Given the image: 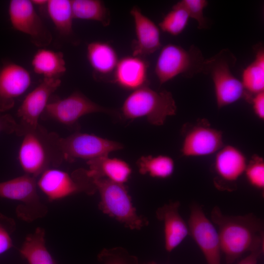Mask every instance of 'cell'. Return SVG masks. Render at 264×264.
Masks as SVG:
<instances>
[{
  "instance_id": "52a82bcc",
  "label": "cell",
  "mask_w": 264,
  "mask_h": 264,
  "mask_svg": "<svg viewBox=\"0 0 264 264\" xmlns=\"http://www.w3.org/2000/svg\"><path fill=\"white\" fill-rule=\"evenodd\" d=\"M37 184L50 201L80 193L92 196L97 192L93 179L84 168L71 173L55 168L48 169L40 175Z\"/></svg>"
},
{
  "instance_id": "f546056e",
  "label": "cell",
  "mask_w": 264,
  "mask_h": 264,
  "mask_svg": "<svg viewBox=\"0 0 264 264\" xmlns=\"http://www.w3.org/2000/svg\"><path fill=\"white\" fill-rule=\"evenodd\" d=\"M187 12L190 18L196 20L199 29H206L207 22L203 11L208 4L206 0H182L176 3Z\"/></svg>"
},
{
  "instance_id": "8992f818",
  "label": "cell",
  "mask_w": 264,
  "mask_h": 264,
  "mask_svg": "<svg viewBox=\"0 0 264 264\" xmlns=\"http://www.w3.org/2000/svg\"><path fill=\"white\" fill-rule=\"evenodd\" d=\"M205 59L200 50L192 45L188 49L174 44H167L161 49L154 71L162 85L179 75L192 77L202 72Z\"/></svg>"
},
{
  "instance_id": "e0dca14e",
  "label": "cell",
  "mask_w": 264,
  "mask_h": 264,
  "mask_svg": "<svg viewBox=\"0 0 264 264\" xmlns=\"http://www.w3.org/2000/svg\"><path fill=\"white\" fill-rule=\"evenodd\" d=\"M180 204L178 201H171L155 211L157 219L163 224L164 247L168 252L173 251L189 235L188 224L179 213Z\"/></svg>"
},
{
  "instance_id": "8d00e7d4",
  "label": "cell",
  "mask_w": 264,
  "mask_h": 264,
  "mask_svg": "<svg viewBox=\"0 0 264 264\" xmlns=\"http://www.w3.org/2000/svg\"><path fill=\"white\" fill-rule=\"evenodd\" d=\"M143 264H157L154 262H149L145 263Z\"/></svg>"
},
{
  "instance_id": "ffe728a7",
  "label": "cell",
  "mask_w": 264,
  "mask_h": 264,
  "mask_svg": "<svg viewBox=\"0 0 264 264\" xmlns=\"http://www.w3.org/2000/svg\"><path fill=\"white\" fill-rule=\"evenodd\" d=\"M247 164L246 158L241 150L232 145H227L217 152L214 167L220 178L232 182L244 173Z\"/></svg>"
},
{
  "instance_id": "5b68a950",
  "label": "cell",
  "mask_w": 264,
  "mask_h": 264,
  "mask_svg": "<svg viewBox=\"0 0 264 264\" xmlns=\"http://www.w3.org/2000/svg\"><path fill=\"white\" fill-rule=\"evenodd\" d=\"M236 62L234 55L228 49H223L214 56L205 59L203 73L210 75L214 87L218 108L231 105L247 97L241 80L231 69Z\"/></svg>"
},
{
  "instance_id": "603a6c76",
  "label": "cell",
  "mask_w": 264,
  "mask_h": 264,
  "mask_svg": "<svg viewBox=\"0 0 264 264\" xmlns=\"http://www.w3.org/2000/svg\"><path fill=\"white\" fill-rule=\"evenodd\" d=\"M46 8L49 18L61 37L76 44L78 41L73 28L74 18L71 0H47Z\"/></svg>"
},
{
  "instance_id": "4dcf8cb0",
  "label": "cell",
  "mask_w": 264,
  "mask_h": 264,
  "mask_svg": "<svg viewBox=\"0 0 264 264\" xmlns=\"http://www.w3.org/2000/svg\"><path fill=\"white\" fill-rule=\"evenodd\" d=\"M246 178L253 187L262 189L264 188V161L257 155L254 156L247 163L244 171Z\"/></svg>"
},
{
  "instance_id": "83f0119b",
  "label": "cell",
  "mask_w": 264,
  "mask_h": 264,
  "mask_svg": "<svg viewBox=\"0 0 264 264\" xmlns=\"http://www.w3.org/2000/svg\"><path fill=\"white\" fill-rule=\"evenodd\" d=\"M189 19L185 10L176 3L164 17L158 26L163 32L177 36L185 29Z\"/></svg>"
},
{
  "instance_id": "5bb4252c",
  "label": "cell",
  "mask_w": 264,
  "mask_h": 264,
  "mask_svg": "<svg viewBox=\"0 0 264 264\" xmlns=\"http://www.w3.org/2000/svg\"><path fill=\"white\" fill-rule=\"evenodd\" d=\"M31 83L30 72L21 65L12 62L0 65V111L12 109Z\"/></svg>"
},
{
  "instance_id": "7402d4cb",
  "label": "cell",
  "mask_w": 264,
  "mask_h": 264,
  "mask_svg": "<svg viewBox=\"0 0 264 264\" xmlns=\"http://www.w3.org/2000/svg\"><path fill=\"white\" fill-rule=\"evenodd\" d=\"M31 66L34 71L43 79H61L66 70L63 52L40 48L33 55Z\"/></svg>"
},
{
  "instance_id": "d4e9b609",
  "label": "cell",
  "mask_w": 264,
  "mask_h": 264,
  "mask_svg": "<svg viewBox=\"0 0 264 264\" xmlns=\"http://www.w3.org/2000/svg\"><path fill=\"white\" fill-rule=\"evenodd\" d=\"M241 81L247 97L264 91V49L262 45L255 48V58L243 69Z\"/></svg>"
},
{
  "instance_id": "6da1fadb",
  "label": "cell",
  "mask_w": 264,
  "mask_h": 264,
  "mask_svg": "<svg viewBox=\"0 0 264 264\" xmlns=\"http://www.w3.org/2000/svg\"><path fill=\"white\" fill-rule=\"evenodd\" d=\"M211 218L217 227L220 250L227 264L234 263L246 252L264 251V225L257 216H228L215 206Z\"/></svg>"
},
{
  "instance_id": "277c9868",
  "label": "cell",
  "mask_w": 264,
  "mask_h": 264,
  "mask_svg": "<svg viewBox=\"0 0 264 264\" xmlns=\"http://www.w3.org/2000/svg\"><path fill=\"white\" fill-rule=\"evenodd\" d=\"M93 180L100 196L98 208L103 214L130 230H140L148 225L147 218L137 213L125 184L105 178Z\"/></svg>"
},
{
  "instance_id": "ba28073f",
  "label": "cell",
  "mask_w": 264,
  "mask_h": 264,
  "mask_svg": "<svg viewBox=\"0 0 264 264\" xmlns=\"http://www.w3.org/2000/svg\"><path fill=\"white\" fill-rule=\"evenodd\" d=\"M36 178L24 174L0 182V197L19 201L16 213L21 219L32 221L44 217L47 209L37 193Z\"/></svg>"
},
{
  "instance_id": "f1b7e54d",
  "label": "cell",
  "mask_w": 264,
  "mask_h": 264,
  "mask_svg": "<svg viewBox=\"0 0 264 264\" xmlns=\"http://www.w3.org/2000/svg\"><path fill=\"white\" fill-rule=\"evenodd\" d=\"M97 258L102 264H139L136 256L120 246L104 248L98 254Z\"/></svg>"
},
{
  "instance_id": "9a60e30c",
  "label": "cell",
  "mask_w": 264,
  "mask_h": 264,
  "mask_svg": "<svg viewBox=\"0 0 264 264\" xmlns=\"http://www.w3.org/2000/svg\"><path fill=\"white\" fill-rule=\"evenodd\" d=\"M222 147V132L202 122L186 133L181 151L186 157L202 156L217 153Z\"/></svg>"
},
{
  "instance_id": "2e32d148",
  "label": "cell",
  "mask_w": 264,
  "mask_h": 264,
  "mask_svg": "<svg viewBox=\"0 0 264 264\" xmlns=\"http://www.w3.org/2000/svg\"><path fill=\"white\" fill-rule=\"evenodd\" d=\"M133 18L135 39L133 42L132 55L142 57L154 53L161 46L160 29L137 6L130 11Z\"/></svg>"
},
{
  "instance_id": "7a4b0ae2",
  "label": "cell",
  "mask_w": 264,
  "mask_h": 264,
  "mask_svg": "<svg viewBox=\"0 0 264 264\" xmlns=\"http://www.w3.org/2000/svg\"><path fill=\"white\" fill-rule=\"evenodd\" d=\"M18 152V160L25 174L37 178L48 169L59 166L64 160L57 133L39 124L26 132Z\"/></svg>"
},
{
  "instance_id": "8fae6325",
  "label": "cell",
  "mask_w": 264,
  "mask_h": 264,
  "mask_svg": "<svg viewBox=\"0 0 264 264\" xmlns=\"http://www.w3.org/2000/svg\"><path fill=\"white\" fill-rule=\"evenodd\" d=\"M8 15L13 28L28 35L35 46L44 48L51 44L52 34L31 0H10Z\"/></svg>"
},
{
  "instance_id": "30bf717a",
  "label": "cell",
  "mask_w": 264,
  "mask_h": 264,
  "mask_svg": "<svg viewBox=\"0 0 264 264\" xmlns=\"http://www.w3.org/2000/svg\"><path fill=\"white\" fill-rule=\"evenodd\" d=\"M60 144L64 160L69 162L77 159L88 161L108 156L124 147L119 142L78 131L65 138L61 137Z\"/></svg>"
},
{
  "instance_id": "4fadbf2b",
  "label": "cell",
  "mask_w": 264,
  "mask_h": 264,
  "mask_svg": "<svg viewBox=\"0 0 264 264\" xmlns=\"http://www.w3.org/2000/svg\"><path fill=\"white\" fill-rule=\"evenodd\" d=\"M187 224L189 235L200 248L207 264H220L221 250L217 229L199 204L194 203L191 205Z\"/></svg>"
},
{
  "instance_id": "d6986e66",
  "label": "cell",
  "mask_w": 264,
  "mask_h": 264,
  "mask_svg": "<svg viewBox=\"0 0 264 264\" xmlns=\"http://www.w3.org/2000/svg\"><path fill=\"white\" fill-rule=\"evenodd\" d=\"M88 172L93 179L105 178L111 181L125 184L129 179L132 170L124 160L101 156L87 161Z\"/></svg>"
},
{
  "instance_id": "cb8c5ba5",
  "label": "cell",
  "mask_w": 264,
  "mask_h": 264,
  "mask_svg": "<svg viewBox=\"0 0 264 264\" xmlns=\"http://www.w3.org/2000/svg\"><path fill=\"white\" fill-rule=\"evenodd\" d=\"M19 253L28 264H58L46 247L45 230L41 227L26 237Z\"/></svg>"
},
{
  "instance_id": "ac0fdd59",
  "label": "cell",
  "mask_w": 264,
  "mask_h": 264,
  "mask_svg": "<svg viewBox=\"0 0 264 264\" xmlns=\"http://www.w3.org/2000/svg\"><path fill=\"white\" fill-rule=\"evenodd\" d=\"M148 63L141 57L128 56L119 60L113 82L125 89L134 90L148 86Z\"/></svg>"
},
{
  "instance_id": "3957f363",
  "label": "cell",
  "mask_w": 264,
  "mask_h": 264,
  "mask_svg": "<svg viewBox=\"0 0 264 264\" xmlns=\"http://www.w3.org/2000/svg\"><path fill=\"white\" fill-rule=\"evenodd\" d=\"M176 106L171 92L155 91L148 86L132 91L125 99L120 115L125 119L144 117L151 124L163 125L176 114Z\"/></svg>"
},
{
  "instance_id": "e575fe53",
  "label": "cell",
  "mask_w": 264,
  "mask_h": 264,
  "mask_svg": "<svg viewBox=\"0 0 264 264\" xmlns=\"http://www.w3.org/2000/svg\"><path fill=\"white\" fill-rule=\"evenodd\" d=\"M263 252V250L251 252L250 254L242 259L238 264H257L258 259Z\"/></svg>"
},
{
  "instance_id": "4316f807",
  "label": "cell",
  "mask_w": 264,
  "mask_h": 264,
  "mask_svg": "<svg viewBox=\"0 0 264 264\" xmlns=\"http://www.w3.org/2000/svg\"><path fill=\"white\" fill-rule=\"evenodd\" d=\"M139 173L157 178L171 176L175 169V163L170 156L165 155L141 156L137 161Z\"/></svg>"
},
{
  "instance_id": "1f68e13d",
  "label": "cell",
  "mask_w": 264,
  "mask_h": 264,
  "mask_svg": "<svg viewBox=\"0 0 264 264\" xmlns=\"http://www.w3.org/2000/svg\"><path fill=\"white\" fill-rule=\"evenodd\" d=\"M15 228L16 224L13 219L0 214V255L13 246L12 235Z\"/></svg>"
},
{
  "instance_id": "44dd1931",
  "label": "cell",
  "mask_w": 264,
  "mask_h": 264,
  "mask_svg": "<svg viewBox=\"0 0 264 264\" xmlns=\"http://www.w3.org/2000/svg\"><path fill=\"white\" fill-rule=\"evenodd\" d=\"M87 58L96 79L113 74L119 61L114 48L101 41L91 42L87 45Z\"/></svg>"
},
{
  "instance_id": "d590c367",
  "label": "cell",
  "mask_w": 264,
  "mask_h": 264,
  "mask_svg": "<svg viewBox=\"0 0 264 264\" xmlns=\"http://www.w3.org/2000/svg\"><path fill=\"white\" fill-rule=\"evenodd\" d=\"M34 6H46L47 0H31Z\"/></svg>"
},
{
  "instance_id": "7c38bea8",
  "label": "cell",
  "mask_w": 264,
  "mask_h": 264,
  "mask_svg": "<svg viewBox=\"0 0 264 264\" xmlns=\"http://www.w3.org/2000/svg\"><path fill=\"white\" fill-rule=\"evenodd\" d=\"M61 84V79H43L42 82L24 97L17 116L20 118L16 135H22L35 129L53 92Z\"/></svg>"
},
{
  "instance_id": "9c48e42d",
  "label": "cell",
  "mask_w": 264,
  "mask_h": 264,
  "mask_svg": "<svg viewBox=\"0 0 264 264\" xmlns=\"http://www.w3.org/2000/svg\"><path fill=\"white\" fill-rule=\"evenodd\" d=\"M96 112L110 114L114 111L99 105L83 93L76 91L65 98L50 99L40 118L52 120L77 130L79 129L78 121L80 118Z\"/></svg>"
},
{
  "instance_id": "d6a6232c",
  "label": "cell",
  "mask_w": 264,
  "mask_h": 264,
  "mask_svg": "<svg viewBox=\"0 0 264 264\" xmlns=\"http://www.w3.org/2000/svg\"><path fill=\"white\" fill-rule=\"evenodd\" d=\"M18 126L17 122L11 115L0 111V132L16 133Z\"/></svg>"
},
{
  "instance_id": "836d02e7",
  "label": "cell",
  "mask_w": 264,
  "mask_h": 264,
  "mask_svg": "<svg viewBox=\"0 0 264 264\" xmlns=\"http://www.w3.org/2000/svg\"><path fill=\"white\" fill-rule=\"evenodd\" d=\"M254 112L260 119H264V91L253 95L251 98Z\"/></svg>"
},
{
  "instance_id": "484cf974",
  "label": "cell",
  "mask_w": 264,
  "mask_h": 264,
  "mask_svg": "<svg viewBox=\"0 0 264 264\" xmlns=\"http://www.w3.org/2000/svg\"><path fill=\"white\" fill-rule=\"evenodd\" d=\"M74 19L96 21L104 26L110 22V13L100 0H71Z\"/></svg>"
}]
</instances>
